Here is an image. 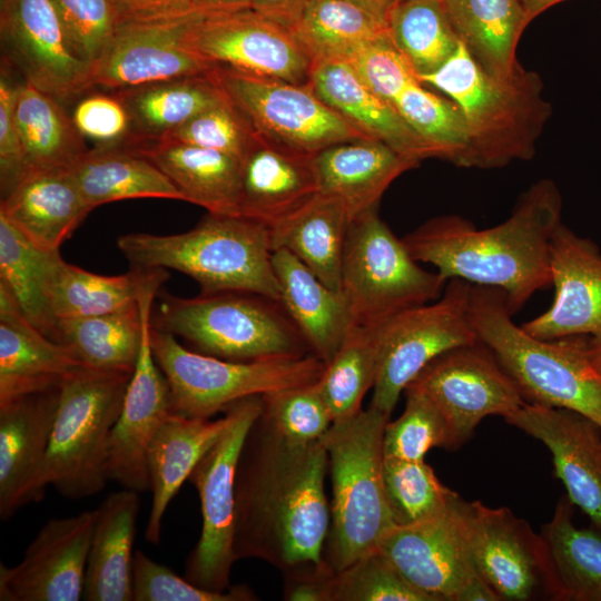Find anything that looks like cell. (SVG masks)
I'll use <instances>...</instances> for the list:
<instances>
[{
    "mask_svg": "<svg viewBox=\"0 0 601 601\" xmlns=\"http://www.w3.org/2000/svg\"><path fill=\"white\" fill-rule=\"evenodd\" d=\"M327 471L321 440L289 441L260 412L244 440L235 474L236 561L255 558L282 572L327 565Z\"/></svg>",
    "mask_w": 601,
    "mask_h": 601,
    "instance_id": "cell-1",
    "label": "cell"
},
{
    "mask_svg": "<svg viewBox=\"0 0 601 601\" xmlns=\"http://www.w3.org/2000/svg\"><path fill=\"white\" fill-rule=\"evenodd\" d=\"M561 214L558 187L542 179L494 227L479 229L460 216H441L402 239L415 260L433 265L446 280L460 278L502 290L514 315L538 290L552 285L550 246Z\"/></svg>",
    "mask_w": 601,
    "mask_h": 601,
    "instance_id": "cell-2",
    "label": "cell"
},
{
    "mask_svg": "<svg viewBox=\"0 0 601 601\" xmlns=\"http://www.w3.org/2000/svg\"><path fill=\"white\" fill-rule=\"evenodd\" d=\"M461 110L470 141V168H496L534 156L552 114L541 78L522 66L510 77L485 71L460 41L437 70L418 77Z\"/></svg>",
    "mask_w": 601,
    "mask_h": 601,
    "instance_id": "cell-3",
    "label": "cell"
},
{
    "mask_svg": "<svg viewBox=\"0 0 601 601\" xmlns=\"http://www.w3.org/2000/svg\"><path fill=\"white\" fill-rule=\"evenodd\" d=\"M117 246L132 267L175 269L200 294L244 292L279 302L270 230L250 218L208 213L187 231L127 234Z\"/></svg>",
    "mask_w": 601,
    "mask_h": 601,
    "instance_id": "cell-4",
    "label": "cell"
},
{
    "mask_svg": "<svg viewBox=\"0 0 601 601\" xmlns=\"http://www.w3.org/2000/svg\"><path fill=\"white\" fill-rule=\"evenodd\" d=\"M471 319L481 341L525 403L566 408L601 427V376L590 362L588 336L540 339L512 321L505 295L472 285Z\"/></svg>",
    "mask_w": 601,
    "mask_h": 601,
    "instance_id": "cell-5",
    "label": "cell"
},
{
    "mask_svg": "<svg viewBox=\"0 0 601 601\" xmlns=\"http://www.w3.org/2000/svg\"><path fill=\"white\" fill-rule=\"evenodd\" d=\"M390 415L372 406L334 422L321 439L332 484L324 561L335 573L377 549L395 526L383 483V437Z\"/></svg>",
    "mask_w": 601,
    "mask_h": 601,
    "instance_id": "cell-6",
    "label": "cell"
},
{
    "mask_svg": "<svg viewBox=\"0 0 601 601\" xmlns=\"http://www.w3.org/2000/svg\"><path fill=\"white\" fill-rule=\"evenodd\" d=\"M154 327L229 361L300 357L311 349L280 302L244 292L165 295Z\"/></svg>",
    "mask_w": 601,
    "mask_h": 601,
    "instance_id": "cell-7",
    "label": "cell"
},
{
    "mask_svg": "<svg viewBox=\"0 0 601 601\" xmlns=\"http://www.w3.org/2000/svg\"><path fill=\"white\" fill-rule=\"evenodd\" d=\"M131 374L85 366L61 383L43 469L47 486L69 500L105 489L108 441Z\"/></svg>",
    "mask_w": 601,
    "mask_h": 601,
    "instance_id": "cell-8",
    "label": "cell"
},
{
    "mask_svg": "<svg viewBox=\"0 0 601 601\" xmlns=\"http://www.w3.org/2000/svg\"><path fill=\"white\" fill-rule=\"evenodd\" d=\"M150 342L169 386L171 412L186 417L210 418L239 400L315 383L325 368L313 354L254 361L206 355L152 324Z\"/></svg>",
    "mask_w": 601,
    "mask_h": 601,
    "instance_id": "cell-9",
    "label": "cell"
},
{
    "mask_svg": "<svg viewBox=\"0 0 601 601\" xmlns=\"http://www.w3.org/2000/svg\"><path fill=\"white\" fill-rule=\"evenodd\" d=\"M447 280L420 266L377 208L348 227L341 268V292L355 323L374 325L407 308L437 299Z\"/></svg>",
    "mask_w": 601,
    "mask_h": 601,
    "instance_id": "cell-10",
    "label": "cell"
},
{
    "mask_svg": "<svg viewBox=\"0 0 601 601\" xmlns=\"http://www.w3.org/2000/svg\"><path fill=\"white\" fill-rule=\"evenodd\" d=\"M472 285L447 280L442 295L378 323L382 358L370 406L391 416L401 393L435 357L477 342L471 314Z\"/></svg>",
    "mask_w": 601,
    "mask_h": 601,
    "instance_id": "cell-11",
    "label": "cell"
},
{
    "mask_svg": "<svg viewBox=\"0 0 601 601\" xmlns=\"http://www.w3.org/2000/svg\"><path fill=\"white\" fill-rule=\"evenodd\" d=\"M227 407L231 413L229 425L188 477L199 496L201 530L186 559L184 574L195 585L219 592L230 588V572L236 562L235 474L244 440L262 412V395L239 400Z\"/></svg>",
    "mask_w": 601,
    "mask_h": 601,
    "instance_id": "cell-12",
    "label": "cell"
},
{
    "mask_svg": "<svg viewBox=\"0 0 601 601\" xmlns=\"http://www.w3.org/2000/svg\"><path fill=\"white\" fill-rule=\"evenodd\" d=\"M226 96L267 140L314 156L339 142L371 138L331 108L309 85L244 73L211 72Z\"/></svg>",
    "mask_w": 601,
    "mask_h": 601,
    "instance_id": "cell-13",
    "label": "cell"
},
{
    "mask_svg": "<svg viewBox=\"0 0 601 601\" xmlns=\"http://www.w3.org/2000/svg\"><path fill=\"white\" fill-rule=\"evenodd\" d=\"M467 544L475 571L499 600H559L543 536L508 508L467 502Z\"/></svg>",
    "mask_w": 601,
    "mask_h": 601,
    "instance_id": "cell-14",
    "label": "cell"
},
{
    "mask_svg": "<svg viewBox=\"0 0 601 601\" xmlns=\"http://www.w3.org/2000/svg\"><path fill=\"white\" fill-rule=\"evenodd\" d=\"M408 385L423 392L443 414L451 450L464 444L484 417L505 418L524 403L511 377L481 341L435 357Z\"/></svg>",
    "mask_w": 601,
    "mask_h": 601,
    "instance_id": "cell-15",
    "label": "cell"
},
{
    "mask_svg": "<svg viewBox=\"0 0 601 601\" xmlns=\"http://www.w3.org/2000/svg\"><path fill=\"white\" fill-rule=\"evenodd\" d=\"M188 45L216 67L309 83L313 62L294 33L253 9L203 12L190 28Z\"/></svg>",
    "mask_w": 601,
    "mask_h": 601,
    "instance_id": "cell-16",
    "label": "cell"
},
{
    "mask_svg": "<svg viewBox=\"0 0 601 601\" xmlns=\"http://www.w3.org/2000/svg\"><path fill=\"white\" fill-rule=\"evenodd\" d=\"M377 549L432 601H462L479 577L467 544V502L461 496L435 518L393 526Z\"/></svg>",
    "mask_w": 601,
    "mask_h": 601,
    "instance_id": "cell-17",
    "label": "cell"
},
{
    "mask_svg": "<svg viewBox=\"0 0 601 601\" xmlns=\"http://www.w3.org/2000/svg\"><path fill=\"white\" fill-rule=\"evenodd\" d=\"M0 35L24 82L60 101L93 88L92 67L70 48L51 0H1Z\"/></svg>",
    "mask_w": 601,
    "mask_h": 601,
    "instance_id": "cell-18",
    "label": "cell"
},
{
    "mask_svg": "<svg viewBox=\"0 0 601 601\" xmlns=\"http://www.w3.org/2000/svg\"><path fill=\"white\" fill-rule=\"evenodd\" d=\"M203 11L154 21L119 23L101 59L92 68V85L120 90L189 76L217 67L188 45L191 26Z\"/></svg>",
    "mask_w": 601,
    "mask_h": 601,
    "instance_id": "cell-19",
    "label": "cell"
},
{
    "mask_svg": "<svg viewBox=\"0 0 601 601\" xmlns=\"http://www.w3.org/2000/svg\"><path fill=\"white\" fill-rule=\"evenodd\" d=\"M97 511L48 520L14 566L0 563L1 601H78Z\"/></svg>",
    "mask_w": 601,
    "mask_h": 601,
    "instance_id": "cell-20",
    "label": "cell"
},
{
    "mask_svg": "<svg viewBox=\"0 0 601 601\" xmlns=\"http://www.w3.org/2000/svg\"><path fill=\"white\" fill-rule=\"evenodd\" d=\"M152 302L145 309L139 355L106 456L108 481L138 493L149 491L147 451L159 426L173 413L169 386L151 348Z\"/></svg>",
    "mask_w": 601,
    "mask_h": 601,
    "instance_id": "cell-21",
    "label": "cell"
},
{
    "mask_svg": "<svg viewBox=\"0 0 601 601\" xmlns=\"http://www.w3.org/2000/svg\"><path fill=\"white\" fill-rule=\"evenodd\" d=\"M504 420L550 450L569 500L601 532V427L578 412L525 402Z\"/></svg>",
    "mask_w": 601,
    "mask_h": 601,
    "instance_id": "cell-22",
    "label": "cell"
},
{
    "mask_svg": "<svg viewBox=\"0 0 601 601\" xmlns=\"http://www.w3.org/2000/svg\"><path fill=\"white\" fill-rule=\"evenodd\" d=\"M552 305L522 325L540 339L601 335V252L561 224L550 246Z\"/></svg>",
    "mask_w": 601,
    "mask_h": 601,
    "instance_id": "cell-23",
    "label": "cell"
},
{
    "mask_svg": "<svg viewBox=\"0 0 601 601\" xmlns=\"http://www.w3.org/2000/svg\"><path fill=\"white\" fill-rule=\"evenodd\" d=\"M59 387L0 403V518L40 502Z\"/></svg>",
    "mask_w": 601,
    "mask_h": 601,
    "instance_id": "cell-24",
    "label": "cell"
},
{
    "mask_svg": "<svg viewBox=\"0 0 601 601\" xmlns=\"http://www.w3.org/2000/svg\"><path fill=\"white\" fill-rule=\"evenodd\" d=\"M85 366L32 325L0 285V403L57 388Z\"/></svg>",
    "mask_w": 601,
    "mask_h": 601,
    "instance_id": "cell-25",
    "label": "cell"
},
{
    "mask_svg": "<svg viewBox=\"0 0 601 601\" xmlns=\"http://www.w3.org/2000/svg\"><path fill=\"white\" fill-rule=\"evenodd\" d=\"M317 193L313 156L283 147L258 134L242 160L239 215L270 229Z\"/></svg>",
    "mask_w": 601,
    "mask_h": 601,
    "instance_id": "cell-26",
    "label": "cell"
},
{
    "mask_svg": "<svg viewBox=\"0 0 601 601\" xmlns=\"http://www.w3.org/2000/svg\"><path fill=\"white\" fill-rule=\"evenodd\" d=\"M418 164L374 138L335 144L313 156L318 193L337 198L351 221L377 208L388 186Z\"/></svg>",
    "mask_w": 601,
    "mask_h": 601,
    "instance_id": "cell-27",
    "label": "cell"
},
{
    "mask_svg": "<svg viewBox=\"0 0 601 601\" xmlns=\"http://www.w3.org/2000/svg\"><path fill=\"white\" fill-rule=\"evenodd\" d=\"M231 421L228 407L217 420L186 417L171 413L159 426L147 451L151 506L145 538L160 542L162 521L170 501L204 455L220 439Z\"/></svg>",
    "mask_w": 601,
    "mask_h": 601,
    "instance_id": "cell-28",
    "label": "cell"
},
{
    "mask_svg": "<svg viewBox=\"0 0 601 601\" xmlns=\"http://www.w3.org/2000/svg\"><path fill=\"white\" fill-rule=\"evenodd\" d=\"M308 85L366 136L417 161L435 157L432 148L405 122L395 107L368 88L348 62H313Z\"/></svg>",
    "mask_w": 601,
    "mask_h": 601,
    "instance_id": "cell-29",
    "label": "cell"
},
{
    "mask_svg": "<svg viewBox=\"0 0 601 601\" xmlns=\"http://www.w3.org/2000/svg\"><path fill=\"white\" fill-rule=\"evenodd\" d=\"M91 210L68 169L31 170L0 204V214L48 250H59Z\"/></svg>",
    "mask_w": 601,
    "mask_h": 601,
    "instance_id": "cell-30",
    "label": "cell"
},
{
    "mask_svg": "<svg viewBox=\"0 0 601 601\" xmlns=\"http://www.w3.org/2000/svg\"><path fill=\"white\" fill-rule=\"evenodd\" d=\"M273 266L280 304L311 353L326 365L355 324L347 300L287 250H274Z\"/></svg>",
    "mask_w": 601,
    "mask_h": 601,
    "instance_id": "cell-31",
    "label": "cell"
},
{
    "mask_svg": "<svg viewBox=\"0 0 601 601\" xmlns=\"http://www.w3.org/2000/svg\"><path fill=\"white\" fill-rule=\"evenodd\" d=\"M150 159L187 203L208 213L239 215L242 161L223 151L170 139L131 147Z\"/></svg>",
    "mask_w": 601,
    "mask_h": 601,
    "instance_id": "cell-32",
    "label": "cell"
},
{
    "mask_svg": "<svg viewBox=\"0 0 601 601\" xmlns=\"http://www.w3.org/2000/svg\"><path fill=\"white\" fill-rule=\"evenodd\" d=\"M140 510L139 493L112 492L96 509L82 598L132 601V546Z\"/></svg>",
    "mask_w": 601,
    "mask_h": 601,
    "instance_id": "cell-33",
    "label": "cell"
},
{
    "mask_svg": "<svg viewBox=\"0 0 601 601\" xmlns=\"http://www.w3.org/2000/svg\"><path fill=\"white\" fill-rule=\"evenodd\" d=\"M349 224V215L337 198L317 193L269 229L273 249L287 250L324 284L339 290Z\"/></svg>",
    "mask_w": 601,
    "mask_h": 601,
    "instance_id": "cell-34",
    "label": "cell"
},
{
    "mask_svg": "<svg viewBox=\"0 0 601 601\" xmlns=\"http://www.w3.org/2000/svg\"><path fill=\"white\" fill-rule=\"evenodd\" d=\"M93 209L134 198L185 200L171 180L147 157L129 147H93L69 169Z\"/></svg>",
    "mask_w": 601,
    "mask_h": 601,
    "instance_id": "cell-35",
    "label": "cell"
},
{
    "mask_svg": "<svg viewBox=\"0 0 601 601\" xmlns=\"http://www.w3.org/2000/svg\"><path fill=\"white\" fill-rule=\"evenodd\" d=\"M442 4L460 41L485 71L506 78L521 67L515 50L531 20L519 0H442Z\"/></svg>",
    "mask_w": 601,
    "mask_h": 601,
    "instance_id": "cell-36",
    "label": "cell"
},
{
    "mask_svg": "<svg viewBox=\"0 0 601 601\" xmlns=\"http://www.w3.org/2000/svg\"><path fill=\"white\" fill-rule=\"evenodd\" d=\"M161 283L149 286L137 306L102 315L58 319L52 339L86 366L134 372L142 338L145 309Z\"/></svg>",
    "mask_w": 601,
    "mask_h": 601,
    "instance_id": "cell-37",
    "label": "cell"
},
{
    "mask_svg": "<svg viewBox=\"0 0 601 601\" xmlns=\"http://www.w3.org/2000/svg\"><path fill=\"white\" fill-rule=\"evenodd\" d=\"M166 277L164 268L142 267L105 276L60 257L49 285L50 308L56 322L125 311L137 306L145 290L154 284H162Z\"/></svg>",
    "mask_w": 601,
    "mask_h": 601,
    "instance_id": "cell-38",
    "label": "cell"
},
{
    "mask_svg": "<svg viewBox=\"0 0 601 601\" xmlns=\"http://www.w3.org/2000/svg\"><path fill=\"white\" fill-rule=\"evenodd\" d=\"M115 91L131 117V147L142 141L161 139L226 97L211 72Z\"/></svg>",
    "mask_w": 601,
    "mask_h": 601,
    "instance_id": "cell-39",
    "label": "cell"
},
{
    "mask_svg": "<svg viewBox=\"0 0 601 601\" xmlns=\"http://www.w3.org/2000/svg\"><path fill=\"white\" fill-rule=\"evenodd\" d=\"M14 122L30 171L69 169L89 149L61 101L24 81L17 87Z\"/></svg>",
    "mask_w": 601,
    "mask_h": 601,
    "instance_id": "cell-40",
    "label": "cell"
},
{
    "mask_svg": "<svg viewBox=\"0 0 601 601\" xmlns=\"http://www.w3.org/2000/svg\"><path fill=\"white\" fill-rule=\"evenodd\" d=\"M60 257L59 250L33 244L0 214V285L24 317L50 338L56 319L50 308L49 285Z\"/></svg>",
    "mask_w": 601,
    "mask_h": 601,
    "instance_id": "cell-41",
    "label": "cell"
},
{
    "mask_svg": "<svg viewBox=\"0 0 601 601\" xmlns=\"http://www.w3.org/2000/svg\"><path fill=\"white\" fill-rule=\"evenodd\" d=\"M573 503L559 500L543 536L559 585V600L601 601V532L573 523Z\"/></svg>",
    "mask_w": 601,
    "mask_h": 601,
    "instance_id": "cell-42",
    "label": "cell"
},
{
    "mask_svg": "<svg viewBox=\"0 0 601 601\" xmlns=\"http://www.w3.org/2000/svg\"><path fill=\"white\" fill-rule=\"evenodd\" d=\"M290 31L312 62H347L387 35V29L345 0H311Z\"/></svg>",
    "mask_w": 601,
    "mask_h": 601,
    "instance_id": "cell-43",
    "label": "cell"
},
{
    "mask_svg": "<svg viewBox=\"0 0 601 601\" xmlns=\"http://www.w3.org/2000/svg\"><path fill=\"white\" fill-rule=\"evenodd\" d=\"M382 358L377 324L355 323L316 382L334 422L357 414L375 385Z\"/></svg>",
    "mask_w": 601,
    "mask_h": 601,
    "instance_id": "cell-44",
    "label": "cell"
},
{
    "mask_svg": "<svg viewBox=\"0 0 601 601\" xmlns=\"http://www.w3.org/2000/svg\"><path fill=\"white\" fill-rule=\"evenodd\" d=\"M387 33L417 79L437 70L460 43L442 0L393 2L387 17Z\"/></svg>",
    "mask_w": 601,
    "mask_h": 601,
    "instance_id": "cell-45",
    "label": "cell"
},
{
    "mask_svg": "<svg viewBox=\"0 0 601 601\" xmlns=\"http://www.w3.org/2000/svg\"><path fill=\"white\" fill-rule=\"evenodd\" d=\"M392 105L435 157L470 168L467 128L460 108L451 99L431 92L416 80Z\"/></svg>",
    "mask_w": 601,
    "mask_h": 601,
    "instance_id": "cell-46",
    "label": "cell"
},
{
    "mask_svg": "<svg viewBox=\"0 0 601 601\" xmlns=\"http://www.w3.org/2000/svg\"><path fill=\"white\" fill-rule=\"evenodd\" d=\"M383 483L386 502L396 526L412 525L435 518L460 496L440 482L425 460L384 457Z\"/></svg>",
    "mask_w": 601,
    "mask_h": 601,
    "instance_id": "cell-47",
    "label": "cell"
},
{
    "mask_svg": "<svg viewBox=\"0 0 601 601\" xmlns=\"http://www.w3.org/2000/svg\"><path fill=\"white\" fill-rule=\"evenodd\" d=\"M402 415L384 430V457L422 461L433 447L451 450L449 425L436 405L420 390L407 385Z\"/></svg>",
    "mask_w": 601,
    "mask_h": 601,
    "instance_id": "cell-48",
    "label": "cell"
},
{
    "mask_svg": "<svg viewBox=\"0 0 601 601\" xmlns=\"http://www.w3.org/2000/svg\"><path fill=\"white\" fill-rule=\"evenodd\" d=\"M327 601H432L374 550L332 574Z\"/></svg>",
    "mask_w": 601,
    "mask_h": 601,
    "instance_id": "cell-49",
    "label": "cell"
},
{
    "mask_svg": "<svg viewBox=\"0 0 601 601\" xmlns=\"http://www.w3.org/2000/svg\"><path fill=\"white\" fill-rule=\"evenodd\" d=\"M262 402L267 422L296 443L319 441L333 424L316 382L264 394Z\"/></svg>",
    "mask_w": 601,
    "mask_h": 601,
    "instance_id": "cell-50",
    "label": "cell"
},
{
    "mask_svg": "<svg viewBox=\"0 0 601 601\" xmlns=\"http://www.w3.org/2000/svg\"><path fill=\"white\" fill-rule=\"evenodd\" d=\"M257 137L246 116L226 96L161 139L216 149L242 161Z\"/></svg>",
    "mask_w": 601,
    "mask_h": 601,
    "instance_id": "cell-51",
    "label": "cell"
},
{
    "mask_svg": "<svg viewBox=\"0 0 601 601\" xmlns=\"http://www.w3.org/2000/svg\"><path fill=\"white\" fill-rule=\"evenodd\" d=\"M70 48L93 66L101 59L119 24L115 0H51Z\"/></svg>",
    "mask_w": 601,
    "mask_h": 601,
    "instance_id": "cell-52",
    "label": "cell"
},
{
    "mask_svg": "<svg viewBox=\"0 0 601 601\" xmlns=\"http://www.w3.org/2000/svg\"><path fill=\"white\" fill-rule=\"evenodd\" d=\"M255 594L245 585L219 592L199 588L141 550L134 554L132 601H250Z\"/></svg>",
    "mask_w": 601,
    "mask_h": 601,
    "instance_id": "cell-53",
    "label": "cell"
},
{
    "mask_svg": "<svg viewBox=\"0 0 601 601\" xmlns=\"http://www.w3.org/2000/svg\"><path fill=\"white\" fill-rule=\"evenodd\" d=\"M71 118L81 136L95 147H131L134 144L129 110L116 91L86 92L79 97Z\"/></svg>",
    "mask_w": 601,
    "mask_h": 601,
    "instance_id": "cell-54",
    "label": "cell"
},
{
    "mask_svg": "<svg viewBox=\"0 0 601 601\" xmlns=\"http://www.w3.org/2000/svg\"><path fill=\"white\" fill-rule=\"evenodd\" d=\"M347 62L368 88L391 104L403 89L418 80L388 33L367 45Z\"/></svg>",
    "mask_w": 601,
    "mask_h": 601,
    "instance_id": "cell-55",
    "label": "cell"
},
{
    "mask_svg": "<svg viewBox=\"0 0 601 601\" xmlns=\"http://www.w3.org/2000/svg\"><path fill=\"white\" fill-rule=\"evenodd\" d=\"M17 87L4 67L0 76V185L1 196L29 173L26 152L14 122V100Z\"/></svg>",
    "mask_w": 601,
    "mask_h": 601,
    "instance_id": "cell-56",
    "label": "cell"
},
{
    "mask_svg": "<svg viewBox=\"0 0 601 601\" xmlns=\"http://www.w3.org/2000/svg\"><path fill=\"white\" fill-rule=\"evenodd\" d=\"M118 21H154L178 18L196 9L193 0H115Z\"/></svg>",
    "mask_w": 601,
    "mask_h": 601,
    "instance_id": "cell-57",
    "label": "cell"
},
{
    "mask_svg": "<svg viewBox=\"0 0 601 601\" xmlns=\"http://www.w3.org/2000/svg\"><path fill=\"white\" fill-rule=\"evenodd\" d=\"M309 2L311 0H252L250 9L290 30Z\"/></svg>",
    "mask_w": 601,
    "mask_h": 601,
    "instance_id": "cell-58",
    "label": "cell"
},
{
    "mask_svg": "<svg viewBox=\"0 0 601 601\" xmlns=\"http://www.w3.org/2000/svg\"><path fill=\"white\" fill-rule=\"evenodd\" d=\"M367 13L375 22L387 29L392 0H345Z\"/></svg>",
    "mask_w": 601,
    "mask_h": 601,
    "instance_id": "cell-59",
    "label": "cell"
},
{
    "mask_svg": "<svg viewBox=\"0 0 601 601\" xmlns=\"http://www.w3.org/2000/svg\"><path fill=\"white\" fill-rule=\"evenodd\" d=\"M196 10L209 12H228L250 9L252 0H193Z\"/></svg>",
    "mask_w": 601,
    "mask_h": 601,
    "instance_id": "cell-60",
    "label": "cell"
},
{
    "mask_svg": "<svg viewBox=\"0 0 601 601\" xmlns=\"http://www.w3.org/2000/svg\"><path fill=\"white\" fill-rule=\"evenodd\" d=\"M530 20L563 0H519Z\"/></svg>",
    "mask_w": 601,
    "mask_h": 601,
    "instance_id": "cell-61",
    "label": "cell"
},
{
    "mask_svg": "<svg viewBox=\"0 0 601 601\" xmlns=\"http://www.w3.org/2000/svg\"><path fill=\"white\" fill-rule=\"evenodd\" d=\"M587 347L590 362L601 376V335L588 336Z\"/></svg>",
    "mask_w": 601,
    "mask_h": 601,
    "instance_id": "cell-62",
    "label": "cell"
},
{
    "mask_svg": "<svg viewBox=\"0 0 601 601\" xmlns=\"http://www.w3.org/2000/svg\"><path fill=\"white\" fill-rule=\"evenodd\" d=\"M396 1H400V0H392V2H396Z\"/></svg>",
    "mask_w": 601,
    "mask_h": 601,
    "instance_id": "cell-63",
    "label": "cell"
}]
</instances>
